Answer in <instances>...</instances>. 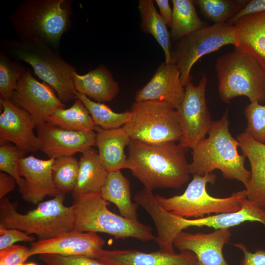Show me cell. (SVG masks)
Returning <instances> with one entry per match:
<instances>
[{"instance_id": "6da1fadb", "label": "cell", "mask_w": 265, "mask_h": 265, "mask_svg": "<svg viewBox=\"0 0 265 265\" xmlns=\"http://www.w3.org/2000/svg\"><path fill=\"white\" fill-rule=\"evenodd\" d=\"M126 169L152 191L158 188H178L190 174L186 154L179 143L151 144L131 140Z\"/></svg>"}, {"instance_id": "7a4b0ae2", "label": "cell", "mask_w": 265, "mask_h": 265, "mask_svg": "<svg viewBox=\"0 0 265 265\" xmlns=\"http://www.w3.org/2000/svg\"><path fill=\"white\" fill-rule=\"evenodd\" d=\"M134 200L152 218L157 230L155 241L159 250L175 253L173 242L177 235L191 227H207L215 230L229 229L245 222H258L265 227V210L247 198L236 212L222 213L189 219L178 216L163 209L157 203L152 191L145 189L139 191Z\"/></svg>"}, {"instance_id": "3957f363", "label": "cell", "mask_w": 265, "mask_h": 265, "mask_svg": "<svg viewBox=\"0 0 265 265\" xmlns=\"http://www.w3.org/2000/svg\"><path fill=\"white\" fill-rule=\"evenodd\" d=\"M229 126L227 109L220 119L213 121L208 137L192 149L190 173L193 176H204L218 169L225 178L240 182L246 186L250 171L245 166V156L238 153L239 142L230 133Z\"/></svg>"}, {"instance_id": "277c9868", "label": "cell", "mask_w": 265, "mask_h": 265, "mask_svg": "<svg viewBox=\"0 0 265 265\" xmlns=\"http://www.w3.org/2000/svg\"><path fill=\"white\" fill-rule=\"evenodd\" d=\"M71 4L68 0L23 2L10 16L19 39L56 48L71 25Z\"/></svg>"}, {"instance_id": "5b68a950", "label": "cell", "mask_w": 265, "mask_h": 265, "mask_svg": "<svg viewBox=\"0 0 265 265\" xmlns=\"http://www.w3.org/2000/svg\"><path fill=\"white\" fill-rule=\"evenodd\" d=\"M65 193L41 202L25 214L19 213L17 202L6 197L0 201V227L15 229L28 235L46 239L74 230L75 214L73 206L64 204Z\"/></svg>"}, {"instance_id": "8992f818", "label": "cell", "mask_w": 265, "mask_h": 265, "mask_svg": "<svg viewBox=\"0 0 265 265\" xmlns=\"http://www.w3.org/2000/svg\"><path fill=\"white\" fill-rule=\"evenodd\" d=\"M75 214L74 230L103 233L115 239L132 238L143 242L155 240L152 228L138 221L129 220L112 212L100 191L73 196Z\"/></svg>"}, {"instance_id": "52a82bcc", "label": "cell", "mask_w": 265, "mask_h": 265, "mask_svg": "<svg viewBox=\"0 0 265 265\" xmlns=\"http://www.w3.org/2000/svg\"><path fill=\"white\" fill-rule=\"evenodd\" d=\"M2 46L13 58L29 64L35 74L56 92L61 102L76 99L73 76L76 69L48 45L9 40Z\"/></svg>"}, {"instance_id": "ba28073f", "label": "cell", "mask_w": 265, "mask_h": 265, "mask_svg": "<svg viewBox=\"0 0 265 265\" xmlns=\"http://www.w3.org/2000/svg\"><path fill=\"white\" fill-rule=\"evenodd\" d=\"M215 68L223 102L245 96L250 103H265V70L253 56L236 49L219 56Z\"/></svg>"}, {"instance_id": "9c48e42d", "label": "cell", "mask_w": 265, "mask_h": 265, "mask_svg": "<svg viewBox=\"0 0 265 265\" xmlns=\"http://www.w3.org/2000/svg\"><path fill=\"white\" fill-rule=\"evenodd\" d=\"M184 192L165 197L156 194L155 199L164 210L178 216L188 218L202 217L210 214L233 212L242 207L247 198L245 189L233 193L224 198L214 197L207 191L208 184H214L216 175L212 173L204 176L193 175Z\"/></svg>"}, {"instance_id": "30bf717a", "label": "cell", "mask_w": 265, "mask_h": 265, "mask_svg": "<svg viewBox=\"0 0 265 265\" xmlns=\"http://www.w3.org/2000/svg\"><path fill=\"white\" fill-rule=\"evenodd\" d=\"M123 126L131 140L151 144L179 142L182 132L176 109L159 102H135Z\"/></svg>"}, {"instance_id": "8fae6325", "label": "cell", "mask_w": 265, "mask_h": 265, "mask_svg": "<svg viewBox=\"0 0 265 265\" xmlns=\"http://www.w3.org/2000/svg\"><path fill=\"white\" fill-rule=\"evenodd\" d=\"M237 44L235 26L227 23L208 25L178 41L173 60L180 72L183 86L191 80V70L200 58L223 46Z\"/></svg>"}, {"instance_id": "7c38bea8", "label": "cell", "mask_w": 265, "mask_h": 265, "mask_svg": "<svg viewBox=\"0 0 265 265\" xmlns=\"http://www.w3.org/2000/svg\"><path fill=\"white\" fill-rule=\"evenodd\" d=\"M207 82L205 74L197 85L189 81L185 86L183 101L176 109L182 132L179 144L186 149H192L205 138L213 123L206 99Z\"/></svg>"}, {"instance_id": "4fadbf2b", "label": "cell", "mask_w": 265, "mask_h": 265, "mask_svg": "<svg viewBox=\"0 0 265 265\" xmlns=\"http://www.w3.org/2000/svg\"><path fill=\"white\" fill-rule=\"evenodd\" d=\"M10 100L27 112L36 126L47 122L57 109L65 108L54 90L47 84L38 81L28 69L26 70L18 81Z\"/></svg>"}, {"instance_id": "5bb4252c", "label": "cell", "mask_w": 265, "mask_h": 265, "mask_svg": "<svg viewBox=\"0 0 265 265\" xmlns=\"http://www.w3.org/2000/svg\"><path fill=\"white\" fill-rule=\"evenodd\" d=\"M36 128L40 150L49 159L73 156L95 146V131H69L47 122L37 125Z\"/></svg>"}, {"instance_id": "9a60e30c", "label": "cell", "mask_w": 265, "mask_h": 265, "mask_svg": "<svg viewBox=\"0 0 265 265\" xmlns=\"http://www.w3.org/2000/svg\"><path fill=\"white\" fill-rule=\"evenodd\" d=\"M0 137L9 141L25 154L40 150V141L34 132L36 124L26 111L10 100L0 98Z\"/></svg>"}, {"instance_id": "2e32d148", "label": "cell", "mask_w": 265, "mask_h": 265, "mask_svg": "<svg viewBox=\"0 0 265 265\" xmlns=\"http://www.w3.org/2000/svg\"><path fill=\"white\" fill-rule=\"evenodd\" d=\"M105 240L96 233L72 230L53 238L32 243L30 256L57 254L65 256L83 255L96 258Z\"/></svg>"}, {"instance_id": "e0dca14e", "label": "cell", "mask_w": 265, "mask_h": 265, "mask_svg": "<svg viewBox=\"0 0 265 265\" xmlns=\"http://www.w3.org/2000/svg\"><path fill=\"white\" fill-rule=\"evenodd\" d=\"M231 236L229 229H217L210 233L182 231L175 238L173 245L180 251L192 252L201 265H229L223 249Z\"/></svg>"}, {"instance_id": "ac0fdd59", "label": "cell", "mask_w": 265, "mask_h": 265, "mask_svg": "<svg viewBox=\"0 0 265 265\" xmlns=\"http://www.w3.org/2000/svg\"><path fill=\"white\" fill-rule=\"evenodd\" d=\"M185 95L179 69L175 63H162L148 82L139 89L135 102L155 101L167 104L177 109Z\"/></svg>"}, {"instance_id": "d6986e66", "label": "cell", "mask_w": 265, "mask_h": 265, "mask_svg": "<svg viewBox=\"0 0 265 265\" xmlns=\"http://www.w3.org/2000/svg\"><path fill=\"white\" fill-rule=\"evenodd\" d=\"M54 160L40 159L33 155L20 159L19 170L25 181L20 193L25 201L36 205L47 196L54 197L61 193L53 180L52 167Z\"/></svg>"}, {"instance_id": "ffe728a7", "label": "cell", "mask_w": 265, "mask_h": 265, "mask_svg": "<svg viewBox=\"0 0 265 265\" xmlns=\"http://www.w3.org/2000/svg\"><path fill=\"white\" fill-rule=\"evenodd\" d=\"M105 265H201L191 252L170 253L160 250L145 253L135 250L102 249L96 258Z\"/></svg>"}, {"instance_id": "44dd1931", "label": "cell", "mask_w": 265, "mask_h": 265, "mask_svg": "<svg viewBox=\"0 0 265 265\" xmlns=\"http://www.w3.org/2000/svg\"><path fill=\"white\" fill-rule=\"evenodd\" d=\"M237 139L250 165V178L245 186L247 199L265 210V144L256 141L245 132Z\"/></svg>"}, {"instance_id": "7402d4cb", "label": "cell", "mask_w": 265, "mask_h": 265, "mask_svg": "<svg viewBox=\"0 0 265 265\" xmlns=\"http://www.w3.org/2000/svg\"><path fill=\"white\" fill-rule=\"evenodd\" d=\"M234 25L236 49L253 56L265 70V11L244 16Z\"/></svg>"}, {"instance_id": "603a6c76", "label": "cell", "mask_w": 265, "mask_h": 265, "mask_svg": "<svg viewBox=\"0 0 265 265\" xmlns=\"http://www.w3.org/2000/svg\"><path fill=\"white\" fill-rule=\"evenodd\" d=\"M95 146L100 160L108 172L126 168L128 157L125 149L131 139L122 127L105 130L96 126Z\"/></svg>"}, {"instance_id": "cb8c5ba5", "label": "cell", "mask_w": 265, "mask_h": 265, "mask_svg": "<svg viewBox=\"0 0 265 265\" xmlns=\"http://www.w3.org/2000/svg\"><path fill=\"white\" fill-rule=\"evenodd\" d=\"M73 81L78 93L98 102L111 101L119 90L118 83L104 65L99 66L82 75L75 72Z\"/></svg>"}, {"instance_id": "d4e9b609", "label": "cell", "mask_w": 265, "mask_h": 265, "mask_svg": "<svg viewBox=\"0 0 265 265\" xmlns=\"http://www.w3.org/2000/svg\"><path fill=\"white\" fill-rule=\"evenodd\" d=\"M102 198L114 204L123 217L138 221V205L132 201L129 180L120 170L108 172L100 190Z\"/></svg>"}, {"instance_id": "484cf974", "label": "cell", "mask_w": 265, "mask_h": 265, "mask_svg": "<svg viewBox=\"0 0 265 265\" xmlns=\"http://www.w3.org/2000/svg\"><path fill=\"white\" fill-rule=\"evenodd\" d=\"M108 172L95 149L92 147L84 151L79 160L78 175L72 192L73 196L100 191Z\"/></svg>"}, {"instance_id": "4316f807", "label": "cell", "mask_w": 265, "mask_h": 265, "mask_svg": "<svg viewBox=\"0 0 265 265\" xmlns=\"http://www.w3.org/2000/svg\"><path fill=\"white\" fill-rule=\"evenodd\" d=\"M138 9L141 18L140 27L145 32L151 35L161 47L165 62L174 63L171 48V36L167 24L156 10L152 0H140Z\"/></svg>"}, {"instance_id": "83f0119b", "label": "cell", "mask_w": 265, "mask_h": 265, "mask_svg": "<svg viewBox=\"0 0 265 265\" xmlns=\"http://www.w3.org/2000/svg\"><path fill=\"white\" fill-rule=\"evenodd\" d=\"M171 40L177 42L183 37L207 26L199 17L191 0H172Z\"/></svg>"}, {"instance_id": "f1b7e54d", "label": "cell", "mask_w": 265, "mask_h": 265, "mask_svg": "<svg viewBox=\"0 0 265 265\" xmlns=\"http://www.w3.org/2000/svg\"><path fill=\"white\" fill-rule=\"evenodd\" d=\"M47 122L73 131H95L96 128L88 110L78 99L70 107L55 110L49 117Z\"/></svg>"}, {"instance_id": "f546056e", "label": "cell", "mask_w": 265, "mask_h": 265, "mask_svg": "<svg viewBox=\"0 0 265 265\" xmlns=\"http://www.w3.org/2000/svg\"><path fill=\"white\" fill-rule=\"evenodd\" d=\"M76 99L83 103L96 126L103 129L122 127L130 118V111L116 112L104 103L94 101L84 95L77 92Z\"/></svg>"}, {"instance_id": "4dcf8cb0", "label": "cell", "mask_w": 265, "mask_h": 265, "mask_svg": "<svg viewBox=\"0 0 265 265\" xmlns=\"http://www.w3.org/2000/svg\"><path fill=\"white\" fill-rule=\"evenodd\" d=\"M201 14L213 24L226 23L248 2L245 0H194Z\"/></svg>"}, {"instance_id": "1f68e13d", "label": "cell", "mask_w": 265, "mask_h": 265, "mask_svg": "<svg viewBox=\"0 0 265 265\" xmlns=\"http://www.w3.org/2000/svg\"><path fill=\"white\" fill-rule=\"evenodd\" d=\"M79 161L73 156L54 159L52 167L54 185L61 193L73 192L77 183Z\"/></svg>"}, {"instance_id": "d6a6232c", "label": "cell", "mask_w": 265, "mask_h": 265, "mask_svg": "<svg viewBox=\"0 0 265 265\" xmlns=\"http://www.w3.org/2000/svg\"><path fill=\"white\" fill-rule=\"evenodd\" d=\"M26 69L12 61L4 53L0 55V93L1 98L10 100L18 81Z\"/></svg>"}, {"instance_id": "836d02e7", "label": "cell", "mask_w": 265, "mask_h": 265, "mask_svg": "<svg viewBox=\"0 0 265 265\" xmlns=\"http://www.w3.org/2000/svg\"><path fill=\"white\" fill-rule=\"evenodd\" d=\"M25 154L15 145H9L0 139V170L15 180L21 192L24 186L25 181L20 175L19 162Z\"/></svg>"}, {"instance_id": "e575fe53", "label": "cell", "mask_w": 265, "mask_h": 265, "mask_svg": "<svg viewBox=\"0 0 265 265\" xmlns=\"http://www.w3.org/2000/svg\"><path fill=\"white\" fill-rule=\"evenodd\" d=\"M244 112L247 120L245 132L256 141L265 144V105L250 103Z\"/></svg>"}, {"instance_id": "d590c367", "label": "cell", "mask_w": 265, "mask_h": 265, "mask_svg": "<svg viewBox=\"0 0 265 265\" xmlns=\"http://www.w3.org/2000/svg\"><path fill=\"white\" fill-rule=\"evenodd\" d=\"M39 256L45 265H105L95 258L83 255L65 256L47 254Z\"/></svg>"}, {"instance_id": "8d00e7d4", "label": "cell", "mask_w": 265, "mask_h": 265, "mask_svg": "<svg viewBox=\"0 0 265 265\" xmlns=\"http://www.w3.org/2000/svg\"><path fill=\"white\" fill-rule=\"evenodd\" d=\"M29 248L13 245L0 251V262L5 265H15L24 263L30 257Z\"/></svg>"}, {"instance_id": "74e56055", "label": "cell", "mask_w": 265, "mask_h": 265, "mask_svg": "<svg viewBox=\"0 0 265 265\" xmlns=\"http://www.w3.org/2000/svg\"><path fill=\"white\" fill-rule=\"evenodd\" d=\"M34 240V237L24 232L0 227V251L14 245L17 242H32Z\"/></svg>"}, {"instance_id": "f35d334b", "label": "cell", "mask_w": 265, "mask_h": 265, "mask_svg": "<svg viewBox=\"0 0 265 265\" xmlns=\"http://www.w3.org/2000/svg\"><path fill=\"white\" fill-rule=\"evenodd\" d=\"M233 245L241 250L243 254L238 265H265V250L259 249L252 252L243 243H234Z\"/></svg>"}, {"instance_id": "ab89813d", "label": "cell", "mask_w": 265, "mask_h": 265, "mask_svg": "<svg viewBox=\"0 0 265 265\" xmlns=\"http://www.w3.org/2000/svg\"><path fill=\"white\" fill-rule=\"evenodd\" d=\"M264 11H265V0H248L247 4L226 23L234 25L238 20L244 16Z\"/></svg>"}, {"instance_id": "60d3db41", "label": "cell", "mask_w": 265, "mask_h": 265, "mask_svg": "<svg viewBox=\"0 0 265 265\" xmlns=\"http://www.w3.org/2000/svg\"><path fill=\"white\" fill-rule=\"evenodd\" d=\"M16 184L15 180L11 175L3 172H0V200L14 189Z\"/></svg>"}, {"instance_id": "b9f144b4", "label": "cell", "mask_w": 265, "mask_h": 265, "mask_svg": "<svg viewBox=\"0 0 265 265\" xmlns=\"http://www.w3.org/2000/svg\"><path fill=\"white\" fill-rule=\"evenodd\" d=\"M155 2L159 8L160 15L167 25L170 27L172 20L173 10L169 4V0H156Z\"/></svg>"}, {"instance_id": "7bdbcfd3", "label": "cell", "mask_w": 265, "mask_h": 265, "mask_svg": "<svg viewBox=\"0 0 265 265\" xmlns=\"http://www.w3.org/2000/svg\"><path fill=\"white\" fill-rule=\"evenodd\" d=\"M24 265H38L35 263H32L31 262V263L25 264Z\"/></svg>"}, {"instance_id": "ee69618b", "label": "cell", "mask_w": 265, "mask_h": 265, "mask_svg": "<svg viewBox=\"0 0 265 265\" xmlns=\"http://www.w3.org/2000/svg\"><path fill=\"white\" fill-rule=\"evenodd\" d=\"M25 264H19L15 265H24Z\"/></svg>"}]
</instances>
